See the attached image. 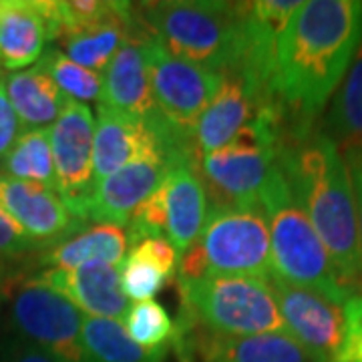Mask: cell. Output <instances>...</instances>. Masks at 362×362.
<instances>
[{
  "mask_svg": "<svg viewBox=\"0 0 362 362\" xmlns=\"http://www.w3.org/2000/svg\"><path fill=\"white\" fill-rule=\"evenodd\" d=\"M362 40L361 0H308L292 14L274 47L272 101L286 137L314 127L346 77Z\"/></svg>",
  "mask_w": 362,
  "mask_h": 362,
  "instance_id": "cell-1",
  "label": "cell"
},
{
  "mask_svg": "<svg viewBox=\"0 0 362 362\" xmlns=\"http://www.w3.org/2000/svg\"><path fill=\"white\" fill-rule=\"evenodd\" d=\"M278 163L340 280L352 290L362 280L361 232L350 171L337 143L312 127L286 137Z\"/></svg>",
  "mask_w": 362,
  "mask_h": 362,
  "instance_id": "cell-2",
  "label": "cell"
},
{
  "mask_svg": "<svg viewBox=\"0 0 362 362\" xmlns=\"http://www.w3.org/2000/svg\"><path fill=\"white\" fill-rule=\"evenodd\" d=\"M133 13L143 30L181 61L226 73L246 59V2L159 0L133 4Z\"/></svg>",
  "mask_w": 362,
  "mask_h": 362,
  "instance_id": "cell-3",
  "label": "cell"
},
{
  "mask_svg": "<svg viewBox=\"0 0 362 362\" xmlns=\"http://www.w3.org/2000/svg\"><path fill=\"white\" fill-rule=\"evenodd\" d=\"M259 206L270 230V278L318 292L338 304L354 296L340 280L322 240L296 202L280 163L272 169L259 192Z\"/></svg>",
  "mask_w": 362,
  "mask_h": 362,
  "instance_id": "cell-4",
  "label": "cell"
},
{
  "mask_svg": "<svg viewBox=\"0 0 362 362\" xmlns=\"http://www.w3.org/2000/svg\"><path fill=\"white\" fill-rule=\"evenodd\" d=\"M183 312L181 324L221 337H258L286 332L270 278L218 276L177 280Z\"/></svg>",
  "mask_w": 362,
  "mask_h": 362,
  "instance_id": "cell-5",
  "label": "cell"
},
{
  "mask_svg": "<svg viewBox=\"0 0 362 362\" xmlns=\"http://www.w3.org/2000/svg\"><path fill=\"white\" fill-rule=\"evenodd\" d=\"M284 139V113L276 105H266L232 141L202 157L197 168L206 189L218 194L216 206L259 204V192L278 163Z\"/></svg>",
  "mask_w": 362,
  "mask_h": 362,
  "instance_id": "cell-6",
  "label": "cell"
},
{
  "mask_svg": "<svg viewBox=\"0 0 362 362\" xmlns=\"http://www.w3.org/2000/svg\"><path fill=\"white\" fill-rule=\"evenodd\" d=\"M6 328L49 352L59 362H85L83 312L37 276H11L6 286Z\"/></svg>",
  "mask_w": 362,
  "mask_h": 362,
  "instance_id": "cell-7",
  "label": "cell"
},
{
  "mask_svg": "<svg viewBox=\"0 0 362 362\" xmlns=\"http://www.w3.org/2000/svg\"><path fill=\"white\" fill-rule=\"evenodd\" d=\"M207 274L270 278V230L264 207L214 206L197 238Z\"/></svg>",
  "mask_w": 362,
  "mask_h": 362,
  "instance_id": "cell-8",
  "label": "cell"
},
{
  "mask_svg": "<svg viewBox=\"0 0 362 362\" xmlns=\"http://www.w3.org/2000/svg\"><path fill=\"white\" fill-rule=\"evenodd\" d=\"M145 61L159 113L181 141L192 147L195 125L220 87L221 73L169 54L147 33Z\"/></svg>",
  "mask_w": 362,
  "mask_h": 362,
  "instance_id": "cell-9",
  "label": "cell"
},
{
  "mask_svg": "<svg viewBox=\"0 0 362 362\" xmlns=\"http://www.w3.org/2000/svg\"><path fill=\"white\" fill-rule=\"evenodd\" d=\"M49 135L57 194L73 218L87 223L95 192V117L89 105L69 99Z\"/></svg>",
  "mask_w": 362,
  "mask_h": 362,
  "instance_id": "cell-10",
  "label": "cell"
},
{
  "mask_svg": "<svg viewBox=\"0 0 362 362\" xmlns=\"http://www.w3.org/2000/svg\"><path fill=\"white\" fill-rule=\"evenodd\" d=\"M270 286L288 334L306 352L308 361L338 362L346 334L344 304L278 278H270Z\"/></svg>",
  "mask_w": 362,
  "mask_h": 362,
  "instance_id": "cell-11",
  "label": "cell"
},
{
  "mask_svg": "<svg viewBox=\"0 0 362 362\" xmlns=\"http://www.w3.org/2000/svg\"><path fill=\"white\" fill-rule=\"evenodd\" d=\"M181 149L192 151V147L181 141L169 127L149 125L139 119L105 109L101 105L97 107L93 151L95 185L139 159L173 156Z\"/></svg>",
  "mask_w": 362,
  "mask_h": 362,
  "instance_id": "cell-12",
  "label": "cell"
},
{
  "mask_svg": "<svg viewBox=\"0 0 362 362\" xmlns=\"http://www.w3.org/2000/svg\"><path fill=\"white\" fill-rule=\"evenodd\" d=\"M266 105L274 103L246 69L235 66L221 73L220 87L195 125L192 139L195 159L199 161L204 156L232 141Z\"/></svg>",
  "mask_w": 362,
  "mask_h": 362,
  "instance_id": "cell-13",
  "label": "cell"
},
{
  "mask_svg": "<svg viewBox=\"0 0 362 362\" xmlns=\"http://www.w3.org/2000/svg\"><path fill=\"white\" fill-rule=\"evenodd\" d=\"M0 209L45 252L73 238L87 223L71 216L59 194L35 181L0 173Z\"/></svg>",
  "mask_w": 362,
  "mask_h": 362,
  "instance_id": "cell-14",
  "label": "cell"
},
{
  "mask_svg": "<svg viewBox=\"0 0 362 362\" xmlns=\"http://www.w3.org/2000/svg\"><path fill=\"white\" fill-rule=\"evenodd\" d=\"M97 105L121 115L139 119L149 125L169 127L153 99L145 61V30L139 26L137 18L135 28L127 35V39L123 40L109 66L105 69L103 89Z\"/></svg>",
  "mask_w": 362,
  "mask_h": 362,
  "instance_id": "cell-15",
  "label": "cell"
},
{
  "mask_svg": "<svg viewBox=\"0 0 362 362\" xmlns=\"http://www.w3.org/2000/svg\"><path fill=\"white\" fill-rule=\"evenodd\" d=\"M173 349L181 361L195 352L199 362H310L306 352L286 332L258 337H221L177 322Z\"/></svg>",
  "mask_w": 362,
  "mask_h": 362,
  "instance_id": "cell-16",
  "label": "cell"
},
{
  "mask_svg": "<svg viewBox=\"0 0 362 362\" xmlns=\"http://www.w3.org/2000/svg\"><path fill=\"white\" fill-rule=\"evenodd\" d=\"M177 153L139 159L99 181L90 197L87 221L127 228L131 214L163 183L171 159Z\"/></svg>",
  "mask_w": 362,
  "mask_h": 362,
  "instance_id": "cell-17",
  "label": "cell"
},
{
  "mask_svg": "<svg viewBox=\"0 0 362 362\" xmlns=\"http://www.w3.org/2000/svg\"><path fill=\"white\" fill-rule=\"evenodd\" d=\"M90 318L123 320L131 308L129 298L121 290L119 268L105 262H89L78 268H45L35 274Z\"/></svg>",
  "mask_w": 362,
  "mask_h": 362,
  "instance_id": "cell-18",
  "label": "cell"
},
{
  "mask_svg": "<svg viewBox=\"0 0 362 362\" xmlns=\"http://www.w3.org/2000/svg\"><path fill=\"white\" fill-rule=\"evenodd\" d=\"M163 187L168 209L165 235L181 256L199 238L209 211L206 183L189 149H183L171 159Z\"/></svg>",
  "mask_w": 362,
  "mask_h": 362,
  "instance_id": "cell-19",
  "label": "cell"
},
{
  "mask_svg": "<svg viewBox=\"0 0 362 362\" xmlns=\"http://www.w3.org/2000/svg\"><path fill=\"white\" fill-rule=\"evenodd\" d=\"M42 0H0V71H25L49 49Z\"/></svg>",
  "mask_w": 362,
  "mask_h": 362,
  "instance_id": "cell-20",
  "label": "cell"
},
{
  "mask_svg": "<svg viewBox=\"0 0 362 362\" xmlns=\"http://www.w3.org/2000/svg\"><path fill=\"white\" fill-rule=\"evenodd\" d=\"M4 89L23 131L49 129L69 101V97L39 63L8 75L4 78Z\"/></svg>",
  "mask_w": 362,
  "mask_h": 362,
  "instance_id": "cell-21",
  "label": "cell"
},
{
  "mask_svg": "<svg viewBox=\"0 0 362 362\" xmlns=\"http://www.w3.org/2000/svg\"><path fill=\"white\" fill-rule=\"evenodd\" d=\"M129 252L127 232L117 226H97L83 228L65 242L40 252L37 262L47 268H78L89 262H105L119 268Z\"/></svg>",
  "mask_w": 362,
  "mask_h": 362,
  "instance_id": "cell-22",
  "label": "cell"
},
{
  "mask_svg": "<svg viewBox=\"0 0 362 362\" xmlns=\"http://www.w3.org/2000/svg\"><path fill=\"white\" fill-rule=\"evenodd\" d=\"M83 356L85 362H165L169 350H149L133 342L123 320L83 318Z\"/></svg>",
  "mask_w": 362,
  "mask_h": 362,
  "instance_id": "cell-23",
  "label": "cell"
},
{
  "mask_svg": "<svg viewBox=\"0 0 362 362\" xmlns=\"http://www.w3.org/2000/svg\"><path fill=\"white\" fill-rule=\"evenodd\" d=\"M133 28H135V14H133V2H129L127 8L117 14L115 18L61 40L63 52L77 65L101 75Z\"/></svg>",
  "mask_w": 362,
  "mask_h": 362,
  "instance_id": "cell-24",
  "label": "cell"
},
{
  "mask_svg": "<svg viewBox=\"0 0 362 362\" xmlns=\"http://www.w3.org/2000/svg\"><path fill=\"white\" fill-rule=\"evenodd\" d=\"M340 151L362 145V40L320 129Z\"/></svg>",
  "mask_w": 362,
  "mask_h": 362,
  "instance_id": "cell-25",
  "label": "cell"
},
{
  "mask_svg": "<svg viewBox=\"0 0 362 362\" xmlns=\"http://www.w3.org/2000/svg\"><path fill=\"white\" fill-rule=\"evenodd\" d=\"M0 169V173L8 177L42 183L57 192L49 129L23 131L13 149L2 159Z\"/></svg>",
  "mask_w": 362,
  "mask_h": 362,
  "instance_id": "cell-26",
  "label": "cell"
},
{
  "mask_svg": "<svg viewBox=\"0 0 362 362\" xmlns=\"http://www.w3.org/2000/svg\"><path fill=\"white\" fill-rule=\"evenodd\" d=\"M123 324L131 340L143 349H173L177 340V322H173L165 306L157 300L131 304Z\"/></svg>",
  "mask_w": 362,
  "mask_h": 362,
  "instance_id": "cell-27",
  "label": "cell"
},
{
  "mask_svg": "<svg viewBox=\"0 0 362 362\" xmlns=\"http://www.w3.org/2000/svg\"><path fill=\"white\" fill-rule=\"evenodd\" d=\"M39 65L49 73V77L69 99L85 105L89 101H99L103 89V77L99 73H93L89 69L77 65L63 51L49 47L40 57Z\"/></svg>",
  "mask_w": 362,
  "mask_h": 362,
  "instance_id": "cell-28",
  "label": "cell"
},
{
  "mask_svg": "<svg viewBox=\"0 0 362 362\" xmlns=\"http://www.w3.org/2000/svg\"><path fill=\"white\" fill-rule=\"evenodd\" d=\"M119 278L123 294L135 302L153 300L159 290L171 280L168 272L137 252H129L125 256L123 264L119 266Z\"/></svg>",
  "mask_w": 362,
  "mask_h": 362,
  "instance_id": "cell-29",
  "label": "cell"
},
{
  "mask_svg": "<svg viewBox=\"0 0 362 362\" xmlns=\"http://www.w3.org/2000/svg\"><path fill=\"white\" fill-rule=\"evenodd\" d=\"M129 250L149 238H168V209H165V187L163 183L149 195L141 206L131 214L125 228Z\"/></svg>",
  "mask_w": 362,
  "mask_h": 362,
  "instance_id": "cell-30",
  "label": "cell"
},
{
  "mask_svg": "<svg viewBox=\"0 0 362 362\" xmlns=\"http://www.w3.org/2000/svg\"><path fill=\"white\" fill-rule=\"evenodd\" d=\"M40 250L18 223H14L2 209H0V259H21L28 254H40Z\"/></svg>",
  "mask_w": 362,
  "mask_h": 362,
  "instance_id": "cell-31",
  "label": "cell"
},
{
  "mask_svg": "<svg viewBox=\"0 0 362 362\" xmlns=\"http://www.w3.org/2000/svg\"><path fill=\"white\" fill-rule=\"evenodd\" d=\"M346 334L338 362H362V296H352L344 302Z\"/></svg>",
  "mask_w": 362,
  "mask_h": 362,
  "instance_id": "cell-32",
  "label": "cell"
},
{
  "mask_svg": "<svg viewBox=\"0 0 362 362\" xmlns=\"http://www.w3.org/2000/svg\"><path fill=\"white\" fill-rule=\"evenodd\" d=\"M0 362H59L49 352L16 337L8 328H0Z\"/></svg>",
  "mask_w": 362,
  "mask_h": 362,
  "instance_id": "cell-33",
  "label": "cell"
},
{
  "mask_svg": "<svg viewBox=\"0 0 362 362\" xmlns=\"http://www.w3.org/2000/svg\"><path fill=\"white\" fill-rule=\"evenodd\" d=\"M129 252H137L151 262H156L157 266L168 272L171 278L175 276L177 266H180V252L173 247L168 238H149L135 247H131Z\"/></svg>",
  "mask_w": 362,
  "mask_h": 362,
  "instance_id": "cell-34",
  "label": "cell"
},
{
  "mask_svg": "<svg viewBox=\"0 0 362 362\" xmlns=\"http://www.w3.org/2000/svg\"><path fill=\"white\" fill-rule=\"evenodd\" d=\"M23 133V125L14 113L13 105L4 89V78H0V163Z\"/></svg>",
  "mask_w": 362,
  "mask_h": 362,
  "instance_id": "cell-35",
  "label": "cell"
},
{
  "mask_svg": "<svg viewBox=\"0 0 362 362\" xmlns=\"http://www.w3.org/2000/svg\"><path fill=\"white\" fill-rule=\"evenodd\" d=\"M346 163V161H344ZM354 189V202H356V216H358V232H361V250H362V163H346Z\"/></svg>",
  "mask_w": 362,
  "mask_h": 362,
  "instance_id": "cell-36",
  "label": "cell"
},
{
  "mask_svg": "<svg viewBox=\"0 0 362 362\" xmlns=\"http://www.w3.org/2000/svg\"><path fill=\"white\" fill-rule=\"evenodd\" d=\"M11 280V272L6 268V262L0 259V308L4 306V298H6V286Z\"/></svg>",
  "mask_w": 362,
  "mask_h": 362,
  "instance_id": "cell-37",
  "label": "cell"
},
{
  "mask_svg": "<svg viewBox=\"0 0 362 362\" xmlns=\"http://www.w3.org/2000/svg\"><path fill=\"white\" fill-rule=\"evenodd\" d=\"M340 153H342L346 163H362V145H358V147H350V149L340 151Z\"/></svg>",
  "mask_w": 362,
  "mask_h": 362,
  "instance_id": "cell-38",
  "label": "cell"
}]
</instances>
